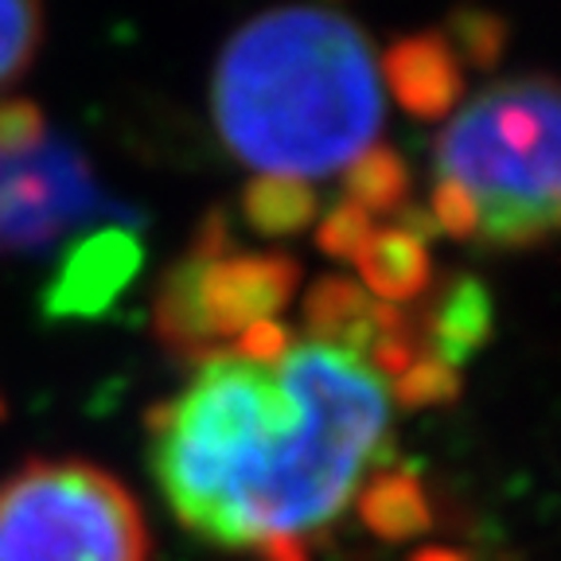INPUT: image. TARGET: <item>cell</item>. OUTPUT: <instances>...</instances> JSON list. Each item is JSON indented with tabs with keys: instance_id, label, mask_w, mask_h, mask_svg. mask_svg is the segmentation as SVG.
Instances as JSON below:
<instances>
[{
	"instance_id": "obj_7",
	"label": "cell",
	"mask_w": 561,
	"mask_h": 561,
	"mask_svg": "<svg viewBox=\"0 0 561 561\" xmlns=\"http://www.w3.org/2000/svg\"><path fill=\"white\" fill-rule=\"evenodd\" d=\"M375 300L351 277H320L305 297V328L308 340L335 343V347L367 355L375 347Z\"/></svg>"
},
{
	"instance_id": "obj_3",
	"label": "cell",
	"mask_w": 561,
	"mask_h": 561,
	"mask_svg": "<svg viewBox=\"0 0 561 561\" xmlns=\"http://www.w3.org/2000/svg\"><path fill=\"white\" fill-rule=\"evenodd\" d=\"M440 180L476 199V234L526 245L561 230V82L530 75L476 94L433 149Z\"/></svg>"
},
{
	"instance_id": "obj_6",
	"label": "cell",
	"mask_w": 561,
	"mask_h": 561,
	"mask_svg": "<svg viewBox=\"0 0 561 561\" xmlns=\"http://www.w3.org/2000/svg\"><path fill=\"white\" fill-rule=\"evenodd\" d=\"M382 75L394 90L398 102L413 117H445L460 94H465V75L456 62L453 47L440 32H421L410 39H398L382 55Z\"/></svg>"
},
{
	"instance_id": "obj_19",
	"label": "cell",
	"mask_w": 561,
	"mask_h": 561,
	"mask_svg": "<svg viewBox=\"0 0 561 561\" xmlns=\"http://www.w3.org/2000/svg\"><path fill=\"white\" fill-rule=\"evenodd\" d=\"M410 561H472L468 553L460 550H437V546H430V550H417Z\"/></svg>"
},
{
	"instance_id": "obj_17",
	"label": "cell",
	"mask_w": 561,
	"mask_h": 561,
	"mask_svg": "<svg viewBox=\"0 0 561 561\" xmlns=\"http://www.w3.org/2000/svg\"><path fill=\"white\" fill-rule=\"evenodd\" d=\"M433 219H437V230L453 238H468L480 227V210H476V199L453 180H440L437 192H433Z\"/></svg>"
},
{
	"instance_id": "obj_14",
	"label": "cell",
	"mask_w": 561,
	"mask_h": 561,
	"mask_svg": "<svg viewBox=\"0 0 561 561\" xmlns=\"http://www.w3.org/2000/svg\"><path fill=\"white\" fill-rule=\"evenodd\" d=\"M460 394V375L453 367L437 359V355H421L413 359L402 375L394 378V398L410 410L421 405H437V402H453Z\"/></svg>"
},
{
	"instance_id": "obj_10",
	"label": "cell",
	"mask_w": 561,
	"mask_h": 561,
	"mask_svg": "<svg viewBox=\"0 0 561 561\" xmlns=\"http://www.w3.org/2000/svg\"><path fill=\"white\" fill-rule=\"evenodd\" d=\"M359 515L378 538H390V542L417 538L433 526L425 491H421V483L413 472L375 476L359 495Z\"/></svg>"
},
{
	"instance_id": "obj_18",
	"label": "cell",
	"mask_w": 561,
	"mask_h": 561,
	"mask_svg": "<svg viewBox=\"0 0 561 561\" xmlns=\"http://www.w3.org/2000/svg\"><path fill=\"white\" fill-rule=\"evenodd\" d=\"M398 219H402V227L398 230H405V234L417 238V242H425V238L437 234V219H433V210H425V207H405Z\"/></svg>"
},
{
	"instance_id": "obj_16",
	"label": "cell",
	"mask_w": 561,
	"mask_h": 561,
	"mask_svg": "<svg viewBox=\"0 0 561 561\" xmlns=\"http://www.w3.org/2000/svg\"><path fill=\"white\" fill-rule=\"evenodd\" d=\"M370 234H375V222L367 210L355 203H340L320 227V250L332 257H355L370 242Z\"/></svg>"
},
{
	"instance_id": "obj_5",
	"label": "cell",
	"mask_w": 561,
	"mask_h": 561,
	"mask_svg": "<svg viewBox=\"0 0 561 561\" xmlns=\"http://www.w3.org/2000/svg\"><path fill=\"white\" fill-rule=\"evenodd\" d=\"M297 280L300 265L293 257L238 254L227 222H210L195 254L164 280L157 312L160 335L203 363L245 328L273 320V312L293 297Z\"/></svg>"
},
{
	"instance_id": "obj_13",
	"label": "cell",
	"mask_w": 561,
	"mask_h": 561,
	"mask_svg": "<svg viewBox=\"0 0 561 561\" xmlns=\"http://www.w3.org/2000/svg\"><path fill=\"white\" fill-rule=\"evenodd\" d=\"M39 44H44V12L35 4L0 0V90H9L32 67Z\"/></svg>"
},
{
	"instance_id": "obj_15",
	"label": "cell",
	"mask_w": 561,
	"mask_h": 561,
	"mask_svg": "<svg viewBox=\"0 0 561 561\" xmlns=\"http://www.w3.org/2000/svg\"><path fill=\"white\" fill-rule=\"evenodd\" d=\"M453 35L456 44H460V51L468 55V62H476V67H495L503 55V47H507V24H503L500 16H491V12H456L453 16Z\"/></svg>"
},
{
	"instance_id": "obj_4",
	"label": "cell",
	"mask_w": 561,
	"mask_h": 561,
	"mask_svg": "<svg viewBox=\"0 0 561 561\" xmlns=\"http://www.w3.org/2000/svg\"><path fill=\"white\" fill-rule=\"evenodd\" d=\"M133 491L87 460H27L0 480V561H149Z\"/></svg>"
},
{
	"instance_id": "obj_1",
	"label": "cell",
	"mask_w": 561,
	"mask_h": 561,
	"mask_svg": "<svg viewBox=\"0 0 561 561\" xmlns=\"http://www.w3.org/2000/svg\"><path fill=\"white\" fill-rule=\"evenodd\" d=\"M390 425L367 355L293 340L273 363L230 347L149 417V460L172 515L227 550L300 542L351 503Z\"/></svg>"
},
{
	"instance_id": "obj_12",
	"label": "cell",
	"mask_w": 561,
	"mask_h": 561,
	"mask_svg": "<svg viewBox=\"0 0 561 561\" xmlns=\"http://www.w3.org/2000/svg\"><path fill=\"white\" fill-rule=\"evenodd\" d=\"M343 187L355 199V207L370 210H394L405 199L410 172L394 149H367L355 164L343 172Z\"/></svg>"
},
{
	"instance_id": "obj_11",
	"label": "cell",
	"mask_w": 561,
	"mask_h": 561,
	"mask_svg": "<svg viewBox=\"0 0 561 561\" xmlns=\"http://www.w3.org/2000/svg\"><path fill=\"white\" fill-rule=\"evenodd\" d=\"M245 215L262 234H293L305 230L316 215V192L300 180L257 175L245 192Z\"/></svg>"
},
{
	"instance_id": "obj_8",
	"label": "cell",
	"mask_w": 561,
	"mask_h": 561,
	"mask_svg": "<svg viewBox=\"0 0 561 561\" xmlns=\"http://www.w3.org/2000/svg\"><path fill=\"white\" fill-rule=\"evenodd\" d=\"M491 340V297L483 280L460 277L445 293L440 308H433L430 320V343L445 367H460Z\"/></svg>"
},
{
	"instance_id": "obj_9",
	"label": "cell",
	"mask_w": 561,
	"mask_h": 561,
	"mask_svg": "<svg viewBox=\"0 0 561 561\" xmlns=\"http://www.w3.org/2000/svg\"><path fill=\"white\" fill-rule=\"evenodd\" d=\"M355 262H359L367 289L386 300H413L430 289V254H425V242H417V238H410L398 227L375 230L370 242L355 254Z\"/></svg>"
},
{
	"instance_id": "obj_2",
	"label": "cell",
	"mask_w": 561,
	"mask_h": 561,
	"mask_svg": "<svg viewBox=\"0 0 561 561\" xmlns=\"http://www.w3.org/2000/svg\"><path fill=\"white\" fill-rule=\"evenodd\" d=\"M215 125L242 164L273 180L347 172L382 129V79L367 35L335 9H273L227 39Z\"/></svg>"
}]
</instances>
